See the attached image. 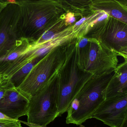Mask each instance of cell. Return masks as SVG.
<instances>
[{
    "mask_svg": "<svg viewBox=\"0 0 127 127\" xmlns=\"http://www.w3.org/2000/svg\"><path fill=\"white\" fill-rule=\"evenodd\" d=\"M9 0H0L2 2H7Z\"/></svg>",
    "mask_w": 127,
    "mask_h": 127,
    "instance_id": "cell-23",
    "label": "cell"
},
{
    "mask_svg": "<svg viewBox=\"0 0 127 127\" xmlns=\"http://www.w3.org/2000/svg\"><path fill=\"white\" fill-rule=\"evenodd\" d=\"M3 76L2 75L0 74V83L1 82V81H2V77H3Z\"/></svg>",
    "mask_w": 127,
    "mask_h": 127,
    "instance_id": "cell-22",
    "label": "cell"
},
{
    "mask_svg": "<svg viewBox=\"0 0 127 127\" xmlns=\"http://www.w3.org/2000/svg\"><path fill=\"white\" fill-rule=\"evenodd\" d=\"M26 47H19L11 52L9 55H7L5 58L1 60V61H13L17 59L22 55L26 50Z\"/></svg>",
    "mask_w": 127,
    "mask_h": 127,
    "instance_id": "cell-16",
    "label": "cell"
},
{
    "mask_svg": "<svg viewBox=\"0 0 127 127\" xmlns=\"http://www.w3.org/2000/svg\"><path fill=\"white\" fill-rule=\"evenodd\" d=\"M91 118L99 120L110 127H121L127 121V95L106 99Z\"/></svg>",
    "mask_w": 127,
    "mask_h": 127,
    "instance_id": "cell-8",
    "label": "cell"
},
{
    "mask_svg": "<svg viewBox=\"0 0 127 127\" xmlns=\"http://www.w3.org/2000/svg\"><path fill=\"white\" fill-rule=\"evenodd\" d=\"M82 14L75 13L71 12H66L65 14V20L67 27L73 25L78 21L81 16Z\"/></svg>",
    "mask_w": 127,
    "mask_h": 127,
    "instance_id": "cell-15",
    "label": "cell"
},
{
    "mask_svg": "<svg viewBox=\"0 0 127 127\" xmlns=\"http://www.w3.org/2000/svg\"><path fill=\"white\" fill-rule=\"evenodd\" d=\"M67 45L57 48L41 59L16 87V89L30 100L45 87L61 71L66 59Z\"/></svg>",
    "mask_w": 127,
    "mask_h": 127,
    "instance_id": "cell-3",
    "label": "cell"
},
{
    "mask_svg": "<svg viewBox=\"0 0 127 127\" xmlns=\"http://www.w3.org/2000/svg\"><path fill=\"white\" fill-rule=\"evenodd\" d=\"M40 60H36L25 64L16 72L9 80H13L15 81L25 77L32 70L35 65Z\"/></svg>",
    "mask_w": 127,
    "mask_h": 127,
    "instance_id": "cell-14",
    "label": "cell"
},
{
    "mask_svg": "<svg viewBox=\"0 0 127 127\" xmlns=\"http://www.w3.org/2000/svg\"><path fill=\"white\" fill-rule=\"evenodd\" d=\"M66 12L82 14L90 9L92 4L91 0H56Z\"/></svg>",
    "mask_w": 127,
    "mask_h": 127,
    "instance_id": "cell-12",
    "label": "cell"
},
{
    "mask_svg": "<svg viewBox=\"0 0 127 127\" xmlns=\"http://www.w3.org/2000/svg\"><path fill=\"white\" fill-rule=\"evenodd\" d=\"M65 13L61 16L60 19L55 24L40 36L35 44H40L51 40L68 27L66 26L65 22Z\"/></svg>",
    "mask_w": 127,
    "mask_h": 127,
    "instance_id": "cell-13",
    "label": "cell"
},
{
    "mask_svg": "<svg viewBox=\"0 0 127 127\" xmlns=\"http://www.w3.org/2000/svg\"><path fill=\"white\" fill-rule=\"evenodd\" d=\"M77 44V39L68 45L65 63L57 78V117L67 112L79 94L83 83L91 75L82 71L78 67Z\"/></svg>",
    "mask_w": 127,
    "mask_h": 127,
    "instance_id": "cell-2",
    "label": "cell"
},
{
    "mask_svg": "<svg viewBox=\"0 0 127 127\" xmlns=\"http://www.w3.org/2000/svg\"><path fill=\"white\" fill-rule=\"evenodd\" d=\"M0 127H22L18 120H0Z\"/></svg>",
    "mask_w": 127,
    "mask_h": 127,
    "instance_id": "cell-17",
    "label": "cell"
},
{
    "mask_svg": "<svg viewBox=\"0 0 127 127\" xmlns=\"http://www.w3.org/2000/svg\"><path fill=\"white\" fill-rule=\"evenodd\" d=\"M0 120H14L5 115L0 112Z\"/></svg>",
    "mask_w": 127,
    "mask_h": 127,
    "instance_id": "cell-20",
    "label": "cell"
},
{
    "mask_svg": "<svg viewBox=\"0 0 127 127\" xmlns=\"http://www.w3.org/2000/svg\"><path fill=\"white\" fill-rule=\"evenodd\" d=\"M7 81H1L0 83V100L3 98L6 91L9 89V84Z\"/></svg>",
    "mask_w": 127,
    "mask_h": 127,
    "instance_id": "cell-18",
    "label": "cell"
},
{
    "mask_svg": "<svg viewBox=\"0 0 127 127\" xmlns=\"http://www.w3.org/2000/svg\"><path fill=\"white\" fill-rule=\"evenodd\" d=\"M57 77L30 99L27 114L29 127H46L57 118Z\"/></svg>",
    "mask_w": 127,
    "mask_h": 127,
    "instance_id": "cell-6",
    "label": "cell"
},
{
    "mask_svg": "<svg viewBox=\"0 0 127 127\" xmlns=\"http://www.w3.org/2000/svg\"><path fill=\"white\" fill-rule=\"evenodd\" d=\"M115 71L98 77L91 75L86 79L76 97L79 101L78 109L67 116L66 124L81 125L88 119H91L93 113L105 100L103 91Z\"/></svg>",
    "mask_w": 127,
    "mask_h": 127,
    "instance_id": "cell-5",
    "label": "cell"
},
{
    "mask_svg": "<svg viewBox=\"0 0 127 127\" xmlns=\"http://www.w3.org/2000/svg\"><path fill=\"white\" fill-rule=\"evenodd\" d=\"M83 37L100 41L127 61V24L109 16Z\"/></svg>",
    "mask_w": 127,
    "mask_h": 127,
    "instance_id": "cell-7",
    "label": "cell"
},
{
    "mask_svg": "<svg viewBox=\"0 0 127 127\" xmlns=\"http://www.w3.org/2000/svg\"><path fill=\"white\" fill-rule=\"evenodd\" d=\"M19 6L17 27L41 36L65 13L56 0H16Z\"/></svg>",
    "mask_w": 127,
    "mask_h": 127,
    "instance_id": "cell-1",
    "label": "cell"
},
{
    "mask_svg": "<svg viewBox=\"0 0 127 127\" xmlns=\"http://www.w3.org/2000/svg\"><path fill=\"white\" fill-rule=\"evenodd\" d=\"M30 99L26 95L10 87L0 100V112L14 120L27 115Z\"/></svg>",
    "mask_w": 127,
    "mask_h": 127,
    "instance_id": "cell-9",
    "label": "cell"
},
{
    "mask_svg": "<svg viewBox=\"0 0 127 127\" xmlns=\"http://www.w3.org/2000/svg\"><path fill=\"white\" fill-rule=\"evenodd\" d=\"M89 38L84 47H77V59L79 68L84 72L97 77L114 71L119 64L118 54L100 41Z\"/></svg>",
    "mask_w": 127,
    "mask_h": 127,
    "instance_id": "cell-4",
    "label": "cell"
},
{
    "mask_svg": "<svg viewBox=\"0 0 127 127\" xmlns=\"http://www.w3.org/2000/svg\"><path fill=\"white\" fill-rule=\"evenodd\" d=\"M121 127H127V121H126Z\"/></svg>",
    "mask_w": 127,
    "mask_h": 127,
    "instance_id": "cell-21",
    "label": "cell"
},
{
    "mask_svg": "<svg viewBox=\"0 0 127 127\" xmlns=\"http://www.w3.org/2000/svg\"><path fill=\"white\" fill-rule=\"evenodd\" d=\"M91 8L94 10L104 11L110 16L127 24V8L118 2L109 1L92 4Z\"/></svg>",
    "mask_w": 127,
    "mask_h": 127,
    "instance_id": "cell-11",
    "label": "cell"
},
{
    "mask_svg": "<svg viewBox=\"0 0 127 127\" xmlns=\"http://www.w3.org/2000/svg\"><path fill=\"white\" fill-rule=\"evenodd\" d=\"M104 99L127 95V61L118 64L103 91Z\"/></svg>",
    "mask_w": 127,
    "mask_h": 127,
    "instance_id": "cell-10",
    "label": "cell"
},
{
    "mask_svg": "<svg viewBox=\"0 0 127 127\" xmlns=\"http://www.w3.org/2000/svg\"><path fill=\"white\" fill-rule=\"evenodd\" d=\"M92 4L109 1L118 2L125 8H127V0H91Z\"/></svg>",
    "mask_w": 127,
    "mask_h": 127,
    "instance_id": "cell-19",
    "label": "cell"
}]
</instances>
